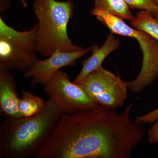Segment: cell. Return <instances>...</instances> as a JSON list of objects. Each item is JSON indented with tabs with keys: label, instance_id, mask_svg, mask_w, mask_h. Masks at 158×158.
Instances as JSON below:
<instances>
[{
	"label": "cell",
	"instance_id": "obj_1",
	"mask_svg": "<svg viewBox=\"0 0 158 158\" xmlns=\"http://www.w3.org/2000/svg\"><path fill=\"white\" fill-rule=\"evenodd\" d=\"M131 106L121 113L98 105L63 113L36 158H131L143 137L131 118Z\"/></svg>",
	"mask_w": 158,
	"mask_h": 158
},
{
	"label": "cell",
	"instance_id": "obj_2",
	"mask_svg": "<svg viewBox=\"0 0 158 158\" xmlns=\"http://www.w3.org/2000/svg\"><path fill=\"white\" fill-rule=\"evenodd\" d=\"M63 113L49 98L41 111L28 117L7 118L0 127V158L34 156L45 144Z\"/></svg>",
	"mask_w": 158,
	"mask_h": 158
},
{
	"label": "cell",
	"instance_id": "obj_3",
	"mask_svg": "<svg viewBox=\"0 0 158 158\" xmlns=\"http://www.w3.org/2000/svg\"><path fill=\"white\" fill-rule=\"evenodd\" d=\"M73 8L71 0H34L33 9L38 20L36 46L38 53L48 57L57 50L73 52L84 49L73 44L67 32Z\"/></svg>",
	"mask_w": 158,
	"mask_h": 158
},
{
	"label": "cell",
	"instance_id": "obj_4",
	"mask_svg": "<svg viewBox=\"0 0 158 158\" xmlns=\"http://www.w3.org/2000/svg\"><path fill=\"white\" fill-rule=\"evenodd\" d=\"M90 13L103 23L112 34L131 37L138 41L143 54L142 66L135 79L126 82L128 89L133 93H138L151 85L158 77V41L145 32L131 27L122 19L102 9L94 8Z\"/></svg>",
	"mask_w": 158,
	"mask_h": 158
},
{
	"label": "cell",
	"instance_id": "obj_5",
	"mask_svg": "<svg viewBox=\"0 0 158 158\" xmlns=\"http://www.w3.org/2000/svg\"><path fill=\"white\" fill-rule=\"evenodd\" d=\"M37 23L17 31L0 17V70L24 74L40 60L36 46Z\"/></svg>",
	"mask_w": 158,
	"mask_h": 158
},
{
	"label": "cell",
	"instance_id": "obj_6",
	"mask_svg": "<svg viewBox=\"0 0 158 158\" xmlns=\"http://www.w3.org/2000/svg\"><path fill=\"white\" fill-rule=\"evenodd\" d=\"M79 85L96 103L110 109L123 106L127 96L126 82L102 66L89 74Z\"/></svg>",
	"mask_w": 158,
	"mask_h": 158
},
{
	"label": "cell",
	"instance_id": "obj_7",
	"mask_svg": "<svg viewBox=\"0 0 158 158\" xmlns=\"http://www.w3.org/2000/svg\"><path fill=\"white\" fill-rule=\"evenodd\" d=\"M44 86L47 95L59 105L64 113H75L93 109L99 105L81 86L71 81L67 74L60 69Z\"/></svg>",
	"mask_w": 158,
	"mask_h": 158
},
{
	"label": "cell",
	"instance_id": "obj_8",
	"mask_svg": "<svg viewBox=\"0 0 158 158\" xmlns=\"http://www.w3.org/2000/svg\"><path fill=\"white\" fill-rule=\"evenodd\" d=\"M94 46L81 50L73 52H62L57 50L47 59L39 60L24 74L25 77H31L30 86L44 85L60 69L66 66H74L77 60L92 51Z\"/></svg>",
	"mask_w": 158,
	"mask_h": 158
},
{
	"label": "cell",
	"instance_id": "obj_9",
	"mask_svg": "<svg viewBox=\"0 0 158 158\" xmlns=\"http://www.w3.org/2000/svg\"><path fill=\"white\" fill-rule=\"evenodd\" d=\"M20 98L16 83L10 72L0 70V112L7 118L22 117L19 110Z\"/></svg>",
	"mask_w": 158,
	"mask_h": 158
},
{
	"label": "cell",
	"instance_id": "obj_10",
	"mask_svg": "<svg viewBox=\"0 0 158 158\" xmlns=\"http://www.w3.org/2000/svg\"><path fill=\"white\" fill-rule=\"evenodd\" d=\"M119 41L111 33L108 36L104 44L98 48L94 46L91 52L92 54L88 59L82 61V67L80 73L73 81V83L79 85L89 74L102 67L105 59L113 51L119 47Z\"/></svg>",
	"mask_w": 158,
	"mask_h": 158
},
{
	"label": "cell",
	"instance_id": "obj_11",
	"mask_svg": "<svg viewBox=\"0 0 158 158\" xmlns=\"http://www.w3.org/2000/svg\"><path fill=\"white\" fill-rule=\"evenodd\" d=\"M94 8L131 22L135 18L124 0H94Z\"/></svg>",
	"mask_w": 158,
	"mask_h": 158
},
{
	"label": "cell",
	"instance_id": "obj_12",
	"mask_svg": "<svg viewBox=\"0 0 158 158\" xmlns=\"http://www.w3.org/2000/svg\"><path fill=\"white\" fill-rule=\"evenodd\" d=\"M131 25L138 30L143 31L158 42V20L150 11L142 10L137 13Z\"/></svg>",
	"mask_w": 158,
	"mask_h": 158
},
{
	"label": "cell",
	"instance_id": "obj_13",
	"mask_svg": "<svg viewBox=\"0 0 158 158\" xmlns=\"http://www.w3.org/2000/svg\"><path fill=\"white\" fill-rule=\"evenodd\" d=\"M46 102L28 91L23 90L20 98L19 110L22 117L33 116L39 113L45 106Z\"/></svg>",
	"mask_w": 158,
	"mask_h": 158
},
{
	"label": "cell",
	"instance_id": "obj_14",
	"mask_svg": "<svg viewBox=\"0 0 158 158\" xmlns=\"http://www.w3.org/2000/svg\"><path fill=\"white\" fill-rule=\"evenodd\" d=\"M130 9H141L152 12L157 7L155 0H124Z\"/></svg>",
	"mask_w": 158,
	"mask_h": 158
},
{
	"label": "cell",
	"instance_id": "obj_15",
	"mask_svg": "<svg viewBox=\"0 0 158 158\" xmlns=\"http://www.w3.org/2000/svg\"><path fill=\"white\" fill-rule=\"evenodd\" d=\"M158 116V108L147 114L135 117V122L138 123H154Z\"/></svg>",
	"mask_w": 158,
	"mask_h": 158
},
{
	"label": "cell",
	"instance_id": "obj_16",
	"mask_svg": "<svg viewBox=\"0 0 158 158\" xmlns=\"http://www.w3.org/2000/svg\"><path fill=\"white\" fill-rule=\"evenodd\" d=\"M148 135L150 144L158 143V116L152 127L148 131Z\"/></svg>",
	"mask_w": 158,
	"mask_h": 158
},
{
	"label": "cell",
	"instance_id": "obj_17",
	"mask_svg": "<svg viewBox=\"0 0 158 158\" xmlns=\"http://www.w3.org/2000/svg\"><path fill=\"white\" fill-rule=\"evenodd\" d=\"M9 0H1V11H5L10 6Z\"/></svg>",
	"mask_w": 158,
	"mask_h": 158
},
{
	"label": "cell",
	"instance_id": "obj_18",
	"mask_svg": "<svg viewBox=\"0 0 158 158\" xmlns=\"http://www.w3.org/2000/svg\"><path fill=\"white\" fill-rule=\"evenodd\" d=\"M153 15L154 17L156 19H157L158 20V6L156 7L155 10H154L152 12Z\"/></svg>",
	"mask_w": 158,
	"mask_h": 158
},
{
	"label": "cell",
	"instance_id": "obj_19",
	"mask_svg": "<svg viewBox=\"0 0 158 158\" xmlns=\"http://www.w3.org/2000/svg\"><path fill=\"white\" fill-rule=\"evenodd\" d=\"M19 2H20L23 8L25 9V8H27V7L28 3L26 0H19Z\"/></svg>",
	"mask_w": 158,
	"mask_h": 158
},
{
	"label": "cell",
	"instance_id": "obj_20",
	"mask_svg": "<svg viewBox=\"0 0 158 158\" xmlns=\"http://www.w3.org/2000/svg\"><path fill=\"white\" fill-rule=\"evenodd\" d=\"M155 2L157 6H158V0H155Z\"/></svg>",
	"mask_w": 158,
	"mask_h": 158
}]
</instances>
